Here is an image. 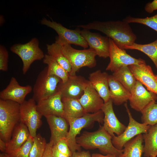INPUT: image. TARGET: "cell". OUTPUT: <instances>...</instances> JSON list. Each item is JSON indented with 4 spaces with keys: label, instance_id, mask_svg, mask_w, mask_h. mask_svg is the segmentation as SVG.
I'll return each mask as SVG.
<instances>
[{
    "label": "cell",
    "instance_id": "obj_14",
    "mask_svg": "<svg viewBox=\"0 0 157 157\" xmlns=\"http://www.w3.org/2000/svg\"><path fill=\"white\" fill-rule=\"evenodd\" d=\"M128 66L137 80L144 85L148 91L157 95V80L150 65L144 62Z\"/></svg>",
    "mask_w": 157,
    "mask_h": 157
},
{
    "label": "cell",
    "instance_id": "obj_2",
    "mask_svg": "<svg viewBox=\"0 0 157 157\" xmlns=\"http://www.w3.org/2000/svg\"><path fill=\"white\" fill-rule=\"evenodd\" d=\"M76 141L81 147L86 149H98L104 154H111L120 157L123 150L115 148L112 142V137L105 129L103 126H100L95 131H85L79 137H76Z\"/></svg>",
    "mask_w": 157,
    "mask_h": 157
},
{
    "label": "cell",
    "instance_id": "obj_24",
    "mask_svg": "<svg viewBox=\"0 0 157 157\" xmlns=\"http://www.w3.org/2000/svg\"><path fill=\"white\" fill-rule=\"evenodd\" d=\"M62 101L64 106V118L69 124L75 119L83 116L86 113L78 99L62 98Z\"/></svg>",
    "mask_w": 157,
    "mask_h": 157
},
{
    "label": "cell",
    "instance_id": "obj_6",
    "mask_svg": "<svg viewBox=\"0 0 157 157\" xmlns=\"http://www.w3.org/2000/svg\"><path fill=\"white\" fill-rule=\"evenodd\" d=\"M62 81L58 76L50 75L47 67L38 74L33 88L32 98L37 103L55 94L59 84Z\"/></svg>",
    "mask_w": 157,
    "mask_h": 157
},
{
    "label": "cell",
    "instance_id": "obj_22",
    "mask_svg": "<svg viewBox=\"0 0 157 157\" xmlns=\"http://www.w3.org/2000/svg\"><path fill=\"white\" fill-rule=\"evenodd\" d=\"M108 83L110 99L115 105H121L129 100L131 92L112 75H109Z\"/></svg>",
    "mask_w": 157,
    "mask_h": 157
},
{
    "label": "cell",
    "instance_id": "obj_44",
    "mask_svg": "<svg viewBox=\"0 0 157 157\" xmlns=\"http://www.w3.org/2000/svg\"><path fill=\"white\" fill-rule=\"evenodd\" d=\"M5 157H10L6 153H5Z\"/></svg>",
    "mask_w": 157,
    "mask_h": 157
},
{
    "label": "cell",
    "instance_id": "obj_21",
    "mask_svg": "<svg viewBox=\"0 0 157 157\" xmlns=\"http://www.w3.org/2000/svg\"><path fill=\"white\" fill-rule=\"evenodd\" d=\"M108 76L106 72H102L101 70H98L90 73L88 77L89 82L104 103L107 102L110 99Z\"/></svg>",
    "mask_w": 157,
    "mask_h": 157
},
{
    "label": "cell",
    "instance_id": "obj_37",
    "mask_svg": "<svg viewBox=\"0 0 157 157\" xmlns=\"http://www.w3.org/2000/svg\"><path fill=\"white\" fill-rule=\"evenodd\" d=\"M145 11L150 14L152 13L153 12L157 10V0H154L151 2H149L145 5L144 7Z\"/></svg>",
    "mask_w": 157,
    "mask_h": 157
},
{
    "label": "cell",
    "instance_id": "obj_1",
    "mask_svg": "<svg viewBox=\"0 0 157 157\" xmlns=\"http://www.w3.org/2000/svg\"><path fill=\"white\" fill-rule=\"evenodd\" d=\"M78 28L100 31L112 39L119 48L135 43L137 36L129 24L123 21H95L86 24L76 26Z\"/></svg>",
    "mask_w": 157,
    "mask_h": 157
},
{
    "label": "cell",
    "instance_id": "obj_29",
    "mask_svg": "<svg viewBox=\"0 0 157 157\" xmlns=\"http://www.w3.org/2000/svg\"><path fill=\"white\" fill-rule=\"evenodd\" d=\"M122 49L136 50L143 53L150 58L157 69V39L148 44H141L134 43L130 45L125 46Z\"/></svg>",
    "mask_w": 157,
    "mask_h": 157
},
{
    "label": "cell",
    "instance_id": "obj_15",
    "mask_svg": "<svg viewBox=\"0 0 157 157\" xmlns=\"http://www.w3.org/2000/svg\"><path fill=\"white\" fill-rule=\"evenodd\" d=\"M81 34L87 42L90 48L94 49L97 56L106 58L109 57V38L98 33H93L85 29L81 30Z\"/></svg>",
    "mask_w": 157,
    "mask_h": 157
},
{
    "label": "cell",
    "instance_id": "obj_38",
    "mask_svg": "<svg viewBox=\"0 0 157 157\" xmlns=\"http://www.w3.org/2000/svg\"><path fill=\"white\" fill-rule=\"evenodd\" d=\"M53 144L50 141L47 143L45 149L42 157H53L52 154V149Z\"/></svg>",
    "mask_w": 157,
    "mask_h": 157
},
{
    "label": "cell",
    "instance_id": "obj_4",
    "mask_svg": "<svg viewBox=\"0 0 157 157\" xmlns=\"http://www.w3.org/2000/svg\"><path fill=\"white\" fill-rule=\"evenodd\" d=\"M61 45L62 53L71 66L69 75H76V73L82 67L92 68L96 65L95 57L97 55L94 49L89 48L78 50L73 48L70 44Z\"/></svg>",
    "mask_w": 157,
    "mask_h": 157
},
{
    "label": "cell",
    "instance_id": "obj_32",
    "mask_svg": "<svg viewBox=\"0 0 157 157\" xmlns=\"http://www.w3.org/2000/svg\"><path fill=\"white\" fill-rule=\"evenodd\" d=\"M45 139L38 134L34 138L33 142L29 157H42L46 144Z\"/></svg>",
    "mask_w": 157,
    "mask_h": 157
},
{
    "label": "cell",
    "instance_id": "obj_33",
    "mask_svg": "<svg viewBox=\"0 0 157 157\" xmlns=\"http://www.w3.org/2000/svg\"><path fill=\"white\" fill-rule=\"evenodd\" d=\"M123 21L129 24L137 23L145 25L157 32V13L152 16L144 18L134 17L129 16L123 19Z\"/></svg>",
    "mask_w": 157,
    "mask_h": 157
},
{
    "label": "cell",
    "instance_id": "obj_39",
    "mask_svg": "<svg viewBox=\"0 0 157 157\" xmlns=\"http://www.w3.org/2000/svg\"><path fill=\"white\" fill-rule=\"evenodd\" d=\"M71 157H92L88 151H78L72 153Z\"/></svg>",
    "mask_w": 157,
    "mask_h": 157
},
{
    "label": "cell",
    "instance_id": "obj_16",
    "mask_svg": "<svg viewBox=\"0 0 157 157\" xmlns=\"http://www.w3.org/2000/svg\"><path fill=\"white\" fill-rule=\"evenodd\" d=\"M37 107L39 112L45 117L52 115L64 118V106L60 92L37 103Z\"/></svg>",
    "mask_w": 157,
    "mask_h": 157
},
{
    "label": "cell",
    "instance_id": "obj_17",
    "mask_svg": "<svg viewBox=\"0 0 157 157\" xmlns=\"http://www.w3.org/2000/svg\"><path fill=\"white\" fill-rule=\"evenodd\" d=\"M32 90L31 85L21 86L16 78L13 77L7 87L0 92V99L12 101L21 104L25 101L26 96Z\"/></svg>",
    "mask_w": 157,
    "mask_h": 157
},
{
    "label": "cell",
    "instance_id": "obj_36",
    "mask_svg": "<svg viewBox=\"0 0 157 157\" xmlns=\"http://www.w3.org/2000/svg\"><path fill=\"white\" fill-rule=\"evenodd\" d=\"M58 151L68 157H71L72 152L70 150L66 138L59 140L55 144Z\"/></svg>",
    "mask_w": 157,
    "mask_h": 157
},
{
    "label": "cell",
    "instance_id": "obj_13",
    "mask_svg": "<svg viewBox=\"0 0 157 157\" xmlns=\"http://www.w3.org/2000/svg\"><path fill=\"white\" fill-rule=\"evenodd\" d=\"M129 100L131 108L141 112L151 103L157 100V95L146 89L139 81H137L131 92Z\"/></svg>",
    "mask_w": 157,
    "mask_h": 157
},
{
    "label": "cell",
    "instance_id": "obj_10",
    "mask_svg": "<svg viewBox=\"0 0 157 157\" xmlns=\"http://www.w3.org/2000/svg\"><path fill=\"white\" fill-rule=\"evenodd\" d=\"M110 62L106 70L115 72L121 67L133 65H139L145 62L141 58H135L126 52L125 49L119 47L109 38Z\"/></svg>",
    "mask_w": 157,
    "mask_h": 157
},
{
    "label": "cell",
    "instance_id": "obj_8",
    "mask_svg": "<svg viewBox=\"0 0 157 157\" xmlns=\"http://www.w3.org/2000/svg\"><path fill=\"white\" fill-rule=\"evenodd\" d=\"M41 23L54 30L57 33L58 36L55 42L60 45L65 44H74L86 49L88 44L80 33L79 28L74 30L70 29L63 26L60 24L53 21L43 18Z\"/></svg>",
    "mask_w": 157,
    "mask_h": 157
},
{
    "label": "cell",
    "instance_id": "obj_46",
    "mask_svg": "<svg viewBox=\"0 0 157 157\" xmlns=\"http://www.w3.org/2000/svg\"><path fill=\"white\" fill-rule=\"evenodd\" d=\"M156 79L157 80V75H156Z\"/></svg>",
    "mask_w": 157,
    "mask_h": 157
},
{
    "label": "cell",
    "instance_id": "obj_11",
    "mask_svg": "<svg viewBox=\"0 0 157 157\" xmlns=\"http://www.w3.org/2000/svg\"><path fill=\"white\" fill-rule=\"evenodd\" d=\"M128 113L129 123L124 131L120 135L112 137V142L114 147L119 150H122L125 144L135 136L146 133L150 126L143 123H140L133 117L126 103L124 104Z\"/></svg>",
    "mask_w": 157,
    "mask_h": 157
},
{
    "label": "cell",
    "instance_id": "obj_34",
    "mask_svg": "<svg viewBox=\"0 0 157 157\" xmlns=\"http://www.w3.org/2000/svg\"><path fill=\"white\" fill-rule=\"evenodd\" d=\"M34 138L30 135L27 141L18 149L5 152L10 157H29Z\"/></svg>",
    "mask_w": 157,
    "mask_h": 157
},
{
    "label": "cell",
    "instance_id": "obj_20",
    "mask_svg": "<svg viewBox=\"0 0 157 157\" xmlns=\"http://www.w3.org/2000/svg\"><path fill=\"white\" fill-rule=\"evenodd\" d=\"M51 132L50 141L55 145L60 139L66 138L68 130L69 123L64 118L55 115L45 117Z\"/></svg>",
    "mask_w": 157,
    "mask_h": 157
},
{
    "label": "cell",
    "instance_id": "obj_5",
    "mask_svg": "<svg viewBox=\"0 0 157 157\" xmlns=\"http://www.w3.org/2000/svg\"><path fill=\"white\" fill-rule=\"evenodd\" d=\"M104 117V114L101 110L95 113H86L69 124V128L66 139L72 153L81 150V147L77 143L76 138L81 130L90 126L96 122L103 124Z\"/></svg>",
    "mask_w": 157,
    "mask_h": 157
},
{
    "label": "cell",
    "instance_id": "obj_7",
    "mask_svg": "<svg viewBox=\"0 0 157 157\" xmlns=\"http://www.w3.org/2000/svg\"><path fill=\"white\" fill-rule=\"evenodd\" d=\"M10 50L21 59L24 74L26 73L34 61L43 59L45 56L39 47V41L36 38H32L24 44H15L11 47Z\"/></svg>",
    "mask_w": 157,
    "mask_h": 157
},
{
    "label": "cell",
    "instance_id": "obj_9",
    "mask_svg": "<svg viewBox=\"0 0 157 157\" xmlns=\"http://www.w3.org/2000/svg\"><path fill=\"white\" fill-rule=\"evenodd\" d=\"M36 101L33 98L20 104V121L28 127L30 135L34 138L42 124V115L38 111Z\"/></svg>",
    "mask_w": 157,
    "mask_h": 157
},
{
    "label": "cell",
    "instance_id": "obj_35",
    "mask_svg": "<svg viewBox=\"0 0 157 157\" xmlns=\"http://www.w3.org/2000/svg\"><path fill=\"white\" fill-rule=\"evenodd\" d=\"M8 53L3 46H0V70L6 71L8 69Z\"/></svg>",
    "mask_w": 157,
    "mask_h": 157
},
{
    "label": "cell",
    "instance_id": "obj_40",
    "mask_svg": "<svg viewBox=\"0 0 157 157\" xmlns=\"http://www.w3.org/2000/svg\"><path fill=\"white\" fill-rule=\"evenodd\" d=\"M52 151L53 157H68L59 152L57 149L55 145H53Z\"/></svg>",
    "mask_w": 157,
    "mask_h": 157
},
{
    "label": "cell",
    "instance_id": "obj_45",
    "mask_svg": "<svg viewBox=\"0 0 157 157\" xmlns=\"http://www.w3.org/2000/svg\"><path fill=\"white\" fill-rule=\"evenodd\" d=\"M150 157H156V156H150Z\"/></svg>",
    "mask_w": 157,
    "mask_h": 157
},
{
    "label": "cell",
    "instance_id": "obj_12",
    "mask_svg": "<svg viewBox=\"0 0 157 157\" xmlns=\"http://www.w3.org/2000/svg\"><path fill=\"white\" fill-rule=\"evenodd\" d=\"M89 81L83 77L76 75L69 76L67 81L58 84L57 92H61L62 98L79 99L83 94Z\"/></svg>",
    "mask_w": 157,
    "mask_h": 157
},
{
    "label": "cell",
    "instance_id": "obj_3",
    "mask_svg": "<svg viewBox=\"0 0 157 157\" xmlns=\"http://www.w3.org/2000/svg\"><path fill=\"white\" fill-rule=\"evenodd\" d=\"M20 104L15 101L0 99V138L6 142L20 122Z\"/></svg>",
    "mask_w": 157,
    "mask_h": 157
},
{
    "label": "cell",
    "instance_id": "obj_43",
    "mask_svg": "<svg viewBox=\"0 0 157 157\" xmlns=\"http://www.w3.org/2000/svg\"><path fill=\"white\" fill-rule=\"evenodd\" d=\"M0 157H5V153H1L0 154Z\"/></svg>",
    "mask_w": 157,
    "mask_h": 157
},
{
    "label": "cell",
    "instance_id": "obj_23",
    "mask_svg": "<svg viewBox=\"0 0 157 157\" xmlns=\"http://www.w3.org/2000/svg\"><path fill=\"white\" fill-rule=\"evenodd\" d=\"M30 135L27 126L20 121L15 127L10 139L6 142L5 152L19 148L27 141Z\"/></svg>",
    "mask_w": 157,
    "mask_h": 157
},
{
    "label": "cell",
    "instance_id": "obj_19",
    "mask_svg": "<svg viewBox=\"0 0 157 157\" xmlns=\"http://www.w3.org/2000/svg\"><path fill=\"white\" fill-rule=\"evenodd\" d=\"M78 100L86 113H93L101 110L104 102L90 82Z\"/></svg>",
    "mask_w": 157,
    "mask_h": 157
},
{
    "label": "cell",
    "instance_id": "obj_18",
    "mask_svg": "<svg viewBox=\"0 0 157 157\" xmlns=\"http://www.w3.org/2000/svg\"><path fill=\"white\" fill-rule=\"evenodd\" d=\"M113 103L112 100L110 99L107 102L104 103L101 108L104 114L103 126L111 137L115 135L114 133L117 136L120 135L126 127L117 117L113 109Z\"/></svg>",
    "mask_w": 157,
    "mask_h": 157
},
{
    "label": "cell",
    "instance_id": "obj_27",
    "mask_svg": "<svg viewBox=\"0 0 157 157\" xmlns=\"http://www.w3.org/2000/svg\"><path fill=\"white\" fill-rule=\"evenodd\" d=\"M112 75L130 92L137 81L128 66L121 67Z\"/></svg>",
    "mask_w": 157,
    "mask_h": 157
},
{
    "label": "cell",
    "instance_id": "obj_41",
    "mask_svg": "<svg viewBox=\"0 0 157 157\" xmlns=\"http://www.w3.org/2000/svg\"><path fill=\"white\" fill-rule=\"evenodd\" d=\"M6 149V142L0 138V150L2 152H5Z\"/></svg>",
    "mask_w": 157,
    "mask_h": 157
},
{
    "label": "cell",
    "instance_id": "obj_25",
    "mask_svg": "<svg viewBox=\"0 0 157 157\" xmlns=\"http://www.w3.org/2000/svg\"><path fill=\"white\" fill-rule=\"evenodd\" d=\"M144 144L143 154L145 157L157 156V124L150 126L147 132L143 135Z\"/></svg>",
    "mask_w": 157,
    "mask_h": 157
},
{
    "label": "cell",
    "instance_id": "obj_26",
    "mask_svg": "<svg viewBox=\"0 0 157 157\" xmlns=\"http://www.w3.org/2000/svg\"><path fill=\"white\" fill-rule=\"evenodd\" d=\"M143 135H137L125 144L120 157H141L143 152Z\"/></svg>",
    "mask_w": 157,
    "mask_h": 157
},
{
    "label": "cell",
    "instance_id": "obj_42",
    "mask_svg": "<svg viewBox=\"0 0 157 157\" xmlns=\"http://www.w3.org/2000/svg\"><path fill=\"white\" fill-rule=\"evenodd\" d=\"M92 157H118L111 154L103 155L98 153H94L92 154Z\"/></svg>",
    "mask_w": 157,
    "mask_h": 157
},
{
    "label": "cell",
    "instance_id": "obj_28",
    "mask_svg": "<svg viewBox=\"0 0 157 157\" xmlns=\"http://www.w3.org/2000/svg\"><path fill=\"white\" fill-rule=\"evenodd\" d=\"M43 63L47 65V72L50 75L59 77L62 83L65 82L69 76V73L52 57L48 54L45 55Z\"/></svg>",
    "mask_w": 157,
    "mask_h": 157
},
{
    "label": "cell",
    "instance_id": "obj_30",
    "mask_svg": "<svg viewBox=\"0 0 157 157\" xmlns=\"http://www.w3.org/2000/svg\"><path fill=\"white\" fill-rule=\"evenodd\" d=\"M48 54L57 61L69 74L71 71L70 64L62 53L61 45L55 42L52 44L47 45Z\"/></svg>",
    "mask_w": 157,
    "mask_h": 157
},
{
    "label": "cell",
    "instance_id": "obj_31",
    "mask_svg": "<svg viewBox=\"0 0 157 157\" xmlns=\"http://www.w3.org/2000/svg\"><path fill=\"white\" fill-rule=\"evenodd\" d=\"M141 113L142 123L150 126L157 124V103L156 101L150 104Z\"/></svg>",
    "mask_w": 157,
    "mask_h": 157
}]
</instances>
